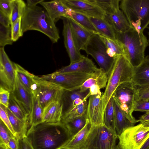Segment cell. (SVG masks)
<instances>
[{"mask_svg":"<svg viewBox=\"0 0 149 149\" xmlns=\"http://www.w3.org/2000/svg\"><path fill=\"white\" fill-rule=\"evenodd\" d=\"M61 121L30 127L26 137L33 149H63L73 137Z\"/></svg>","mask_w":149,"mask_h":149,"instance_id":"1","label":"cell"},{"mask_svg":"<svg viewBox=\"0 0 149 149\" xmlns=\"http://www.w3.org/2000/svg\"><path fill=\"white\" fill-rule=\"evenodd\" d=\"M21 27L23 34L29 30L38 31L47 36L53 43L57 42L60 38L55 22L44 8L39 6H26L22 17Z\"/></svg>","mask_w":149,"mask_h":149,"instance_id":"2","label":"cell"},{"mask_svg":"<svg viewBox=\"0 0 149 149\" xmlns=\"http://www.w3.org/2000/svg\"><path fill=\"white\" fill-rule=\"evenodd\" d=\"M115 33L116 39L123 46L131 64L134 68L139 66L144 58L145 52L149 44L143 32L131 28L124 33Z\"/></svg>","mask_w":149,"mask_h":149,"instance_id":"3","label":"cell"},{"mask_svg":"<svg viewBox=\"0 0 149 149\" xmlns=\"http://www.w3.org/2000/svg\"><path fill=\"white\" fill-rule=\"evenodd\" d=\"M134 70V68L125 56L120 55L115 58L105 90L102 96L104 112L117 88L123 83L132 81Z\"/></svg>","mask_w":149,"mask_h":149,"instance_id":"4","label":"cell"},{"mask_svg":"<svg viewBox=\"0 0 149 149\" xmlns=\"http://www.w3.org/2000/svg\"><path fill=\"white\" fill-rule=\"evenodd\" d=\"M119 6L130 27L143 32L149 25V0H122Z\"/></svg>","mask_w":149,"mask_h":149,"instance_id":"5","label":"cell"},{"mask_svg":"<svg viewBox=\"0 0 149 149\" xmlns=\"http://www.w3.org/2000/svg\"><path fill=\"white\" fill-rule=\"evenodd\" d=\"M117 137L116 131L104 125H92L80 149H112L116 145Z\"/></svg>","mask_w":149,"mask_h":149,"instance_id":"6","label":"cell"},{"mask_svg":"<svg viewBox=\"0 0 149 149\" xmlns=\"http://www.w3.org/2000/svg\"><path fill=\"white\" fill-rule=\"evenodd\" d=\"M137 88L132 81L125 82L117 88L112 96L126 117L134 124L139 122L132 115L137 97Z\"/></svg>","mask_w":149,"mask_h":149,"instance_id":"7","label":"cell"},{"mask_svg":"<svg viewBox=\"0 0 149 149\" xmlns=\"http://www.w3.org/2000/svg\"><path fill=\"white\" fill-rule=\"evenodd\" d=\"M82 50L91 55L100 67L108 76L115 61V58L110 57L107 52L105 45L98 35H93Z\"/></svg>","mask_w":149,"mask_h":149,"instance_id":"8","label":"cell"},{"mask_svg":"<svg viewBox=\"0 0 149 149\" xmlns=\"http://www.w3.org/2000/svg\"><path fill=\"white\" fill-rule=\"evenodd\" d=\"M117 138L119 149H140L149 138V127L140 123L126 128Z\"/></svg>","mask_w":149,"mask_h":149,"instance_id":"9","label":"cell"},{"mask_svg":"<svg viewBox=\"0 0 149 149\" xmlns=\"http://www.w3.org/2000/svg\"><path fill=\"white\" fill-rule=\"evenodd\" d=\"M91 74L76 72L57 73L54 72L40 77L55 83L64 90L72 91L79 89Z\"/></svg>","mask_w":149,"mask_h":149,"instance_id":"10","label":"cell"},{"mask_svg":"<svg viewBox=\"0 0 149 149\" xmlns=\"http://www.w3.org/2000/svg\"><path fill=\"white\" fill-rule=\"evenodd\" d=\"M33 78L37 85L36 93L35 94L43 109L50 103L61 100L64 89L40 76L34 75Z\"/></svg>","mask_w":149,"mask_h":149,"instance_id":"11","label":"cell"},{"mask_svg":"<svg viewBox=\"0 0 149 149\" xmlns=\"http://www.w3.org/2000/svg\"><path fill=\"white\" fill-rule=\"evenodd\" d=\"M16 73L14 65L6 52L4 47L0 48V87L11 92L14 87Z\"/></svg>","mask_w":149,"mask_h":149,"instance_id":"12","label":"cell"},{"mask_svg":"<svg viewBox=\"0 0 149 149\" xmlns=\"http://www.w3.org/2000/svg\"><path fill=\"white\" fill-rule=\"evenodd\" d=\"M102 93L91 95L88 99L86 116L92 125H104V111L101 99Z\"/></svg>","mask_w":149,"mask_h":149,"instance_id":"13","label":"cell"},{"mask_svg":"<svg viewBox=\"0 0 149 149\" xmlns=\"http://www.w3.org/2000/svg\"><path fill=\"white\" fill-rule=\"evenodd\" d=\"M64 4L74 11L87 16L105 18V13L98 7L88 0H62Z\"/></svg>","mask_w":149,"mask_h":149,"instance_id":"14","label":"cell"},{"mask_svg":"<svg viewBox=\"0 0 149 149\" xmlns=\"http://www.w3.org/2000/svg\"><path fill=\"white\" fill-rule=\"evenodd\" d=\"M90 96L89 89L84 91H81L80 88L72 91L64 90L61 98L62 116L87 100Z\"/></svg>","mask_w":149,"mask_h":149,"instance_id":"15","label":"cell"},{"mask_svg":"<svg viewBox=\"0 0 149 149\" xmlns=\"http://www.w3.org/2000/svg\"><path fill=\"white\" fill-rule=\"evenodd\" d=\"M61 18L63 22V35L64 45L70 59V64H72L79 61L84 56L81 54L76 47L68 19L65 17Z\"/></svg>","mask_w":149,"mask_h":149,"instance_id":"16","label":"cell"},{"mask_svg":"<svg viewBox=\"0 0 149 149\" xmlns=\"http://www.w3.org/2000/svg\"><path fill=\"white\" fill-rule=\"evenodd\" d=\"M11 93L29 116L30 119L32 110L33 95L23 86L17 75L15 86Z\"/></svg>","mask_w":149,"mask_h":149,"instance_id":"17","label":"cell"},{"mask_svg":"<svg viewBox=\"0 0 149 149\" xmlns=\"http://www.w3.org/2000/svg\"><path fill=\"white\" fill-rule=\"evenodd\" d=\"M98 69L91 59L84 56L79 61L63 67L55 72L57 73L76 72L91 74Z\"/></svg>","mask_w":149,"mask_h":149,"instance_id":"18","label":"cell"},{"mask_svg":"<svg viewBox=\"0 0 149 149\" xmlns=\"http://www.w3.org/2000/svg\"><path fill=\"white\" fill-rule=\"evenodd\" d=\"M40 4L55 22L62 17L69 16L71 12V10L64 4L62 0L49 1H45L44 0Z\"/></svg>","mask_w":149,"mask_h":149,"instance_id":"19","label":"cell"},{"mask_svg":"<svg viewBox=\"0 0 149 149\" xmlns=\"http://www.w3.org/2000/svg\"><path fill=\"white\" fill-rule=\"evenodd\" d=\"M132 82L137 87L149 86V55L145 56L141 63L134 68Z\"/></svg>","mask_w":149,"mask_h":149,"instance_id":"20","label":"cell"},{"mask_svg":"<svg viewBox=\"0 0 149 149\" xmlns=\"http://www.w3.org/2000/svg\"><path fill=\"white\" fill-rule=\"evenodd\" d=\"M65 17L69 22L77 48L79 51L83 50L90 38L93 34L84 28L71 18Z\"/></svg>","mask_w":149,"mask_h":149,"instance_id":"21","label":"cell"},{"mask_svg":"<svg viewBox=\"0 0 149 149\" xmlns=\"http://www.w3.org/2000/svg\"><path fill=\"white\" fill-rule=\"evenodd\" d=\"M62 110L61 100L50 103L43 109L42 122L55 123L61 122Z\"/></svg>","mask_w":149,"mask_h":149,"instance_id":"22","label":"cell"},{"mask_svg":"<svg viewBox=\"0 0 149 149\" xmlns=\"http://www.w3.org/2000/svg\"><path fill=\"white\" fill-rule=\"evenodd\" d=\"M16 75L25 89L33 95L36 92L37 85L34 79V75L18 64L14 63Z\"/></svg>","mask_w":149,"mask_h":149,"instance_id":"23","label":"cell"},{"mask_svg":"<svg viewBox=\"0 0 149 149\" xmlns=\"http://www.w3.org/2000/svg\"><path fill=\"white\" fill-rule=\"evenodd\" d=\"M108 76L105 72L98 68L92 73L80 88L81 91L89 89L92 86H97L100 89L106 88L108 80Z\"/></svg>","mask_w":149,"mask_h":149,"instance_id":"24","label":"cell"},{"mask_svg":"<svg viewBox=\"0 0 149 149\" xmlns=\"http://www.w3.org/2000/svg\"><path fill=\"white\" fill-rule=\"evenodd\" d=\"M105 19L116 32L124 33L131 28L125 15L120 9L111 15H106Z\"/></svg>","mask_w":149,"mask_h":149,"instance_id":"25","label":"cell"},{"mask_svg":"<svg viewBox=\"0 0 149 149\" xmlns=\"http://www.w3.org/2000/svg\"><path fill=\"white\" fill-rule=\"evenodd\" d=\"M88 16L100 35L113 40L116 39L115 31L105 18Z\"/></svg>","mask_w":149,"mask_h":149,"instance_id":"26","label":"cell"},{"mask_svg":"<svg viewBox=\"0 0 149 149\" xmlns=\"http://www.w3.org/2000/svg\"><path fill=\"white\" fill-rule=\"evenodd\" d=\"M92 125L87 119L84 127L73 136L70 141L63 149H80L85 141Z\"/></svg>","mask_w":149,"mask_h":149,"instance_id":"27","label":"cell"},{"mask_svg":"<svg viewBox=\"0 0 149 149\" xmlns=\"http://www.w3.org/2000/svg\"><path fill=\"white\" fill-rule=\"evenodd\" d=\"M99 35L104 43L107 53L110 57L115 58L120 55L126 56L123 46L118 40H113L101 35Z\"/></svg>","mask_w":149,"mask_h":149,"instance_id":"28","label":"cell"},{"mask_svg":"<svg viewBox=\"0 0 149 149\" xmlns=\"http://www.w3.org/2000/svg\"><path fill=\"white\" fill-rule=\"evenodd\" d=\"M115 126L117 136L128 127L134 125L135 124L130 122L125 116L114 101Z\"/></svg>","mask_w":149,"mask_h":149,"instance_id":"29","label":"cell"},{"mask_svg":"<svg viewBox=\"0 0 149 149\" xmlns=\"http://www.w3.org/2000/svg\"><path fill=\"white\" fill-rule=\"evenodd\" d=\"M76 22L84 28L93 35H100L88 17L83 14L71 10L69 17Z\"/></svg>","mask_w":149,"mask_h":149,"instance_id":"30","label":"cell"},{"mask_svg":"<svg viewBox=\"0 0 149 149\" xmlns=\"http://www.w3.org/2000/svg\"><path fill=\"white\" fill-rule=\"evenodd\" d=\"M99 8L106 14L109 15L120 9L119 0H88Z\"/></svg>","mask_w":149,"mask_h":149,"instance_id":"31","label":"cell"},{"mask_svg":"<svg viewBox=\"0 0 149 149\" xmlns=\"http://www.w3.org/2000/svg\"><path fill=\"white\" fill-rule=\"evenodd\" d=\"M8 116L12 127L17 135V138L26 136L28 124L25 123L15 116L7 108Z\"/></svg>","mask_w":149,"mask_h":149,"instance_id":"32","label":"cell"},{"mask_svg":"<svg viewBox=\"0 0 149 149\" xmlns=\"http://www.w3.org/2000/svg\"><path fill=\"white\" fill-rule=\"evenodd\" d=\"M7 108L21 121L29 125V116L21 105L15 99L11 93Z\"/></svg>","mask_w":149,"mask_h":149,"instance_id":"33","label":"cell"},{"mask_svg":"<svg viewBox=\"0 0 149 149\" xmlns=\"http://www.w3.org/2000/svg\"><path fill=\"white\" fill-rule=\"evenodd\" d=\"M33 95L32 110L29 121L30 127L42 122L43 109L40 104L36 94Z\"/></svg>","mask_w":149,"mask_h":149,"instance_id":"34","label":"cell"},{"mask_svg":"<svg viewBox=\"0 0 149 149\" xmlns=\"http://www.w3.org/2000/svg\"><path fill=\"white\" fill-rule=\"evenodd\" d=\"M87 120L86 116H84L61 122L64 124L71 134L74 136L84 127Z\"/></svg>","mask_w":149,"mask_h":149,"instance_id":"35","label":"cell"},{"mask_svg":"<svg viewBox=\"0 0 149 149\" xmlns=\"http://www.w3.org/2000/svg\"><path fill=\"white\" fill-rule=\"evenodd\" d=\"M114 100L112 96L105 107L104 113V124L107 127L116 131L115 126Z\"/></svg>","mask_w":149,"mask_h":149,"instance_id":"36","label":"cell"},{"mask_svg":"<svg viewBox=\"0 0 149 149\" xmlns=\"http://www.w3.org/2000/svg\"><path fill=\"white\" fill-rule=\"evenodd\" d=\"M26 6V3L23 0H12V12L10 17L11 25L18 19L22 17Z\"/></svg>","mask_w":149,"mask_h":149,"instance_id":"37","label":"cell"},{"mask_svg":"<svg viewBox=\"0 0 149 149\" xmlns=\"http://www.w3.org/2000/svg\"><path fill=\"white\" fill-rule=\"evenodd\" d=\"M88 101H85L62 116L61 121L70 120L80 116H86Z\"/></svg>","mask_w":149,"mask_h":149,"instance_id":"38","label":"cell"},{"mask_svg":"<svg viewBox=\"0 0 149 149\" xmlns=\"http://www.w3.org/2000/svg\"><path fill=\"white\" fill-rule=\"evenodd\" d=\"M13 41L11 36V26L6 27L0 24V47L11 45Z\"/></svg>","mask_w":149,"mask_h":149,"instance_id":"39","label":"cell"},{"mask_svg":"<svg viewBox=\"0 0 149 149\" xmlns=\"http://www.w3.org/2000/svg\"><path fill=\"white\" fill-rule=\"evenodd\" d=\"M14 136L0 119V144H3L8 147L10 138Z\"/></svg>","mask_w":149,"mask_h":149,"instance_id":"40","label":"cell"},{"mask_svg":"<svg viewBox=\"0 0 149 149\" xmlns=\"http://www.w3.org/2000/svg\"><path fill=\"white\" fill-rule=\"evenodd\" d=\"M21 22L22 17H20L10 26L11 36L13 42L17 41L23 34L22 30Z\"/></svg>","mask_w":149,"mask_h":149,"instance_id":"41","label":"cell"},{"mask_svg":"<svg viewBox=\"0 0 149 149\" xmlns=\"http://www.w3.org/2000/svg\"><path fill=\"white\" fill-rule=\"evenodd\" d=\"M6 107L0 104V119L3 122L12 134L17 138L16 134L13 130L10 123L7 112Z\"/></svg>","mask_w":149,"mask_h":149,"instance_id":"42","label":"cell"},{"mask_svg":"<svg viewBox=\"0 0 149 149\" xmlns=\"http://www.w3.org/2000/svg\"><path fill=\"white\" fill-rule=\"evenodd\" d=\"M134 111L145 112L149 111V101L140 99L137 97L135 102Z\"/></svg>","mask_w":149,"mask_h":149,"instance_id":"43","label":"cell"},{"mask_svg":"<svg viewBox=\"0 0 149 149\" xmlns=\"http://www.w3.org/2000/svg\"><path fill=\"white\" fill-rule=\"evenodd\" d=\"M12 0H0V11L10 18L12 12Z\"/></svg>","mask_w":149,"mask_h":149,"instance_id":"44","label":"cell"},{"mask_svg":"<svg viewBox=\"0 0 149 149\" xmlns=\"http://www.w3.org/2000/svg\"><path fill=\"white\" fill-rule=\"evenodd\" d=\"M10 92L0 87V104L8 108L10 99Z\"/></svg>","mask_w":149,"mask_h":149,"instance_id":"45","label":"cell"},{"mask_svg":"<svg viewBox=\"0 0 149 149\" xmlns=\"http://www.w3.org/2000/svg\"><path fill=\"white\" fill-rule=\"evenodd\" d=\"M137 94V97L139 98L149 101V86L138 87Z\"/></svg>","mask_w":149,"mask_h":149,"instance_id":"46","label":"cell"},{"mask_svg":"<svg viewBox=\"0 0 149 149\" xmlns=\"http://www.w3.org/2000/svg\"><path fill=\"white\" fill-rule=\"evenodd\" d=\"M17 139L18 141V149H33L26 136Z\"/></svg>","mask_w":149,"mask_h":149,"instance_id":"47","label":"cell"},{"mask_svg":"<svg viewBox=\"0 0 149 149\" xmlns=\"http://www.w3.org/2000/svg\"><path fill=\"white\" fill-rule=\"evenodd\" d=\"M0 24L6 27H9L11 25L10 18L1 11H0Z\"/></svg>","mask_w":149,"mask_h":149,"instance_id":"48","label":"cell"},{"mask_svg":"<svg viewBox=\"0 0 149 149\" xmlns=\"http://www.w3.org/2000/svg\"><path fill=\"white\" fill-rule=\"evenodd\" d=\"M8 147L10 149H18V139L16 137L13 136L9 140Z\"/></svg>","mask_w":149,"mask_h":149,"instance_id":"49","label":"cell"},{"mask_svg":"<svg viewBox=\"0 0 149 149\" xmlns=\"http://www.w3.org/2000/svg\"><path fill=\"white\" fill-rule=\"evenodd\" d=\"M43 0H27L26 1V5L29 7H33L37 6L38 3L43 1Z\"/></svg>","mask_w":149,"mask_h":149,"instance_id":"50","label":"cell"},{"mask_svg":"<svg viewBox=\"0 0 149 149\" xmlns=\"http://www.w3.org/2000/svg\"><path fill=\"white\" fill-rule=\"evenodd\" d=\"M138 120L140 123L149 120V111L146 112L144 114L141 116Z\"/></svg>","mask_w":149,"mask_h":149,"instance_id":"51","label":"cell"},{"mask_svg":"<svg viewBox=\"0 0 149 149\" xmlns=\"http://www.w3.org/2000/svg\"><path fill=\"white\" fill-rule=\"evenodd\" d=\"M149 147V138L147 139L140 149H147Z\"/></svg>","mask_w":149,"mask_h":149,"instance_id":"52","label":"cell"},{"mask_svg":"<svg viewBox=\"0 0 149 149\" xmlns=\"http://www.w3.org/2000/svg\"><path fill=\"white\" fill-rule=\"evenodd\" d=\"M142 123L146 126L149 127V120L144 122Z\"/></svg>","mask_w":149,"mask_h":149,"instance_id":"53","label":"cell"},{"mask_svg":"<svg viewBox=\"0 0 149 149\" xmlns=\"http://www.w3.org/2000/svg\"><path fill=\"white\" fill-rule=\"evenodd\" d=\"M112 149H119L118 146L116 145L114 148H113Z\"/></svg>","mask_w":149,"mask_h":149,"instance_id":"54","label":"cell"},{"mask_svg":"<svg viewBox=\"0 0 149 149\" xmlns=\"http://www.w3.org/2000/svg\"><path fill=\"white\" fill-rule=\"evenodd\" d=\"M148 43H149V31H148Z\"/></svg>","mask_w":149,"mask_h":149,"instance_id":"55","label":"cell"}]
</instances>
